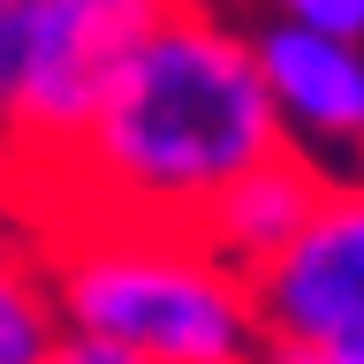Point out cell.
<instances>
[{
	"instance_id": "cell-9",
	"label": "cell",
	"mask_w": 364,
	"mask_h": 364,
	"mask_svg": "<svg viewBox=\"0 0 364 364\" xmlns=\"http://www.w3.org/2000/svg\"><path fill=\"white\" fill-rule=\"evenodd\" d=\"M250 364H364V349H281V341H258Z\"/></svg>"
},
{
	"instance_id": "cell-8",
	"label": "cell",
	"mask_w": 364,
	"mask_h": 364,
	"mask_svg": "<svg viewBox=\"0 0 364 364\" xmlns=\"http://www.w3.org/2000/svg\"><path fill=\"white\" fill-rule=\"evenodd\" d=\"M258 23H304V31H334V38H364V0H258Z\"/></svg>"
},
{
	"instance_id": "cell-2",
	"label": "cell",
	"mask_w": 364,
	"mask_h": 364,
	"mask_svg": "<svg viewBox=\"0 0 364 364\" xmlns=\"http://www.w3.org/2000/svg\"><path fill=\"white\" fill-rule=\"evenodd\" d=\"M38 266L61 311V334L107 341L136 364H250L243 273L175 220H107L68 213L38 228Z\"/></svg>"
},
{
	"instance_id": "cell-7",
	"label": "cell",
	"mask_w": 364,
	"mask_h": 364,
	"mask_svg": "<svg viewBox=\"0 0 364 364\" xmlns=\"http://www.w3.org/2000/svg\"><path fill=\"white\" fill-rule=\"evenodd\" d=\"M61 349V311L38 266V235L0 243V364H46Z\"/></svg>"
},
{
	"instance_id": "cell-11",
	"label": "cell",
	"mask_w": 364,
	"mask_h": 364,
	"mask_svg": "<svg viewBox=\"0 0 364 364\" xmlns=\"http://www.w3.org/2000/svg\"><path fill=\"white\" fill-rule=\"evenodd\" d=\"M91 8H107L122 23H144V16H167V8H190V0H91Z\"/></svg>"
},
{
	"instance_id": "cell-3",
	"label": "cell",
	"mask_w": 364,
	"mask_h": 364,
	"mask_svg": "<svg viewBox=\"0 0 364 364\" xmlns=\"http://www.w3.org/2000/svg\"><path fill=\"white\" fill-rule=\"evenodd\" d=\"M122 31L129 23L91 0H8L0 8V99H8V136H16L8 205L31 228L107 91Z\"/></svg>"
},
{
	"instance_id": "cell-12",
	"label": "cell",
	"mask_w": 364,
	"mask_h": 364,
	"mask_svg": "<svg viewBox=\"0 0 364 364\" xmlns=\"http://www.w3.org/2000/svg\"><path fill=\"white\" fill-rule=\"evenodd\" d=\"M8 167H16V136H8V99H0V198H8Z\"/></svg>"
},
{
	"instance_id": "cell-13",
	"label": "cell",
	"mask_w": 364,
	"mask_h": 364,
	"mask_svg": "<svg viewBox=\"0 0 364 364\" xmlns=\"http://www.w3.org/2000/svg\"><path fill=\"white\" fill-rule=\"evenodd\" d=\"M0 8H8V0H0Z\"/></svg>"
},
{
	"instance_id": "cell-1",
	"label": "cell",
	"mask_w": 364,
	"mask_h": 364,
	"mask_svg": "<svg viewBox=\"0 0 364 364\" xmlns=\"http://www.w3.org/2000/svg\"><path fill=\"white\" fill-rule=\"evenodd\" d=\"M266 152H281V129L258 91L243 23L220 0H190L122 31L107 91L46 190L38 228L68 213L198 228V213Z\"/></svg>"
},
{
	"instance_id": "cell-10",
	"label": "cell",
	"mask_w": 364,
	"mask_h": 364,
	"mask_svg": "<svg viewBox=\"0 0 364 364\" xmlns=\"http://www.w3.org/2000/svg\"><path fill=\"white\" fill-rule=\"evenodd\" d=\"M46 364H136V357H122V349H107V341H84V334H61V349Z\"/></svg>"
},
{
	"instance_id": "cell-6",
	"label": "cell",
	"mask_w": 364,
	"mask_h": 364,
	"mask_svg": "<svg viewBox=\"0 0 364 364\" xmlns=\"http://www.w3.org/2000/svg\"><path fill=\"white\" fill-rule=\"evenodd\" d=\"M334 182H349V175H334V167H318V159H304V152L281 144V152H266L258 167H243L220 198L205 205L198 235H205V250H213L220 266L250 273L258 258H273L318 205L334 198Z\"/></svg>"
},
{
	"instance_id": "cell-4",
	"label": "cell",
	"mask_w": 364,
	"mask_h": 364,
	"mask_svg": "<svg viewBox=\"0 0 364 364\" xmlns=\"http://www.w3.org/2000/svg\"><path fill=\"white\" fill-rule=\"evenodd\" d=\"M250 326L281 349H364V198L357 175L243 273Z\"/></svg>"
},
{
	"instance_id": "cell-5",
	"label": "cell",
	"mask_w": 364,
	"mask_h": 364,
	"mask_svg": "<svg viewBox=\"0 0 364 364\" xmlns=\"http://www.w3.org/2000/svg\"><path fill=\"white\" fill-rule=\"evenodd\" d=\"M243 38L281 144L349 175L364 144V38L304 31V23H250Z\"/></svg>"
}]
</instances>
